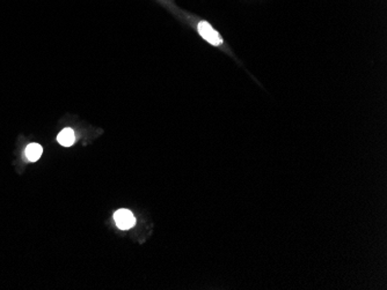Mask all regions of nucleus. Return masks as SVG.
Masks as SVG:
<instances>
[{"instance_id":"1","label":"nucleus","mask_w":387,"mask_h":290,"mask_svg":"<svg viewBox=\"0 0 387 290\" xmlns=\"http://www.w3.org/2000/svg\"><path fill=\"white\" fill-rule=\"evenodd\" d=\"M114 220H115L117 227L122 230H128L132 228L136 223V218L133 214L128 209H120L114 214Z\"/></svg>"},{"instance_id":"2","label":"nucleus","mask_w":387,"mask_h":290,"mask_svg":"<svg viewBox=\"0 0 387 290\" xmlns=\"http://www.w3.org/2000/svg\"><path fill=\"white\" fill-rule=\"evenodd\" d=\"M197 29H199L200 35L203 37L205 41L209 42L210 44L219 45L222 43V39L219 35H218V33L214 30L208 22H205V21H201Z\"/></svg>"},{"instance_id":"3","label":"nucleus","mask_w":387,"mask_h":290,"mask_svg":"<svg viewBox=\"0 0 387 290\" xmlns=\"http://www.w3.org/2000/svg\"><path fill=\"white\" fill-rule=\"evenodd\" d=\"M57 140L62 146H64V147L72 146L75 142L74 131H72L71 128H64L63 131H61L60 134H58Z\"/></svg>"},{"instance_id":"4","label":"nucleus","mask_w":387,"mask_h":290,"mask_svg":"<svg viewBox=\"0 0 387 290\" xmlns=\"http://www.w3.org/2000/svg\"><path fill=\"white\" fill-rule=\"evenodd\" d=\"M42 153H43V149L39 144H31L26 148V156L32 162H36L41 157Z\"/></svg>"}]
</instances>
